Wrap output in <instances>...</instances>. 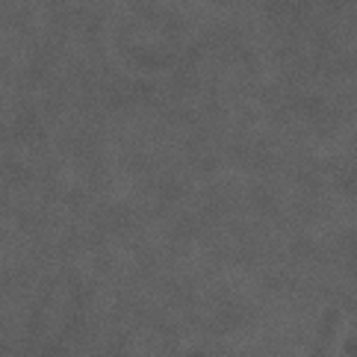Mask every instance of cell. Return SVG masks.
Masks as SVG:
<instances>
[]
</instances>
